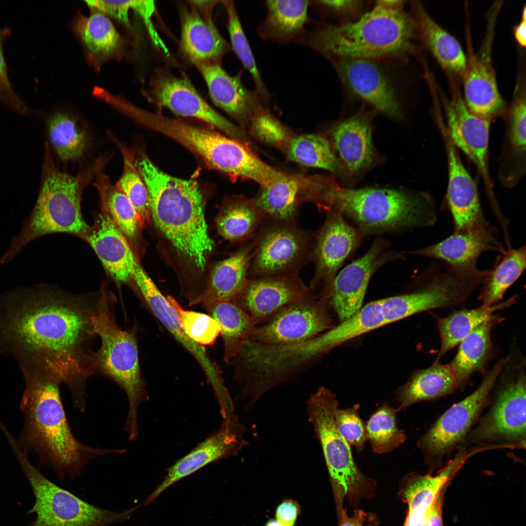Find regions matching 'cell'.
<instances>
[{
    "instance_id": "cell-1",
    "label": "cell",
    "mask_w": 526,
    "mask_h": 526,
    "mask_svg": "<svg viewBox=\"0 0 526 526\" xmlns=\"http://www.w3.org/2000/svg\"><path fill=\"white\" fill-rule=\"evenodd\" d=\"M100 296L75 295L46 284L0 294V354L21 370L48 373L69 388L75 408L86 405L95 375L92 318Z\"/></svg>"
},
{
    "instance_id": "cell-2",
    "label": "cell",
    "mask_w": 526,
    "mask_h": 526,
    "mask_svg": "<svg viewBox=\"0 0 526 526\" xmlns=\"http://www.w3.org/2000/svg\"><path fill=\"white\" fill-rule=\"evenodd\" d=\"M22 372L25 386L20 407L24 421L16 440L25 454L36 453L62 480L66 476L72 479L80 475L86 465L96 457L126 452L123 448L105 449L80 442L67 420L60 396L61 382L43 371Z\"/></svg>"
},
{
    "instance_id": "cell-3",
    "label": "cell",
    "mask_w": 526,
    "mask_h": 526,
    "mask_svg": "<svg viewBox=\"0 0 526 526\" xmlns=\"http://www.w3.org/2000/svg\"><path fill=\"white\" fill-rule=\"evenodd\" d=\"M148 191L156 226L176 252L203 270L212 250L205 217V202L197 183L165 173L145 154L134 160Z\"/></svg>"
},
{
    "instance_id": "cell-4",
    "label": "cell",
    "mask_w": 526,
    "mask_h": 526,
    "mask_svg": "<svg viewBox=\"0 0 526 526\" xmlns=\"http://www.w3.org/2000/svg\"><path fill=\"white\" fill-rule=\"evenodd\" d=\"M404 1H377L373 8L358 20L324 25L311 33L305 42L326 57L370 60L408 55L415 26L404 10Z\"/></svg>"
},
{
    "instance_id": "cell-5",
    "label": "cell",
    "mask_w": 526,
    "mask_h": 526,
    "mask_svg": "<svg viewBox=\"0 0 526 526\" xmlns=\"http://www.w3.org/2000/svg\"><path fill=\"white\" fill-rule=\"evenodd\" d=\"M106 161L101 157L84 171L73 175L56 165L46 142L41 186L35 206L24 220L19 233L12 238L0 263H8L29 243L46 235L65 233L84 238L91 226L81 213L82 191L102 170Z\"/></svg>"
},
{
    "instance_id": "cell-6",
    "label": "cell",
    "mask_w": 526,
    "mask_h": 526,
    "mask_svg": "<svg viewBox=\"0 0 526 526\" xmlns=\"http://www.w3.org/2000/svg\"><path fill=\"white\" fill-rule=\"evenodd\" d=\"M97 309L92 318L94 332L101 343L94 354L95 374L115 382L126 394L128 412L124 430L131 441L138 436L139 406L149 396L142 376L136 331L119 327L113 311V298L102 287Z\"/></svg>"
},
{
    "instance_id": "cell-7",
    "label": "cell",
    "mask_w": 526,
    "mask_h": 526,
    "mask_svg": "<svg viewBox=\"0 0 526 526\" xmlns=\"http://www.w3.org/2000/svg\"><path fill=\"white\" fill-rule=\"evenodd\" d=\"M333 208L353 220L361 234L432 226L434 202L422 192L388 188L349 189L334 183Z\"/></svg>"
},
{
    "instance_id": "cell-8",
    "label": "cell",
    "mask_w": 526,
    "mask_h": 526,
    "mask_svg": "<svg viewBox=\"0 0 526 526\" xmlns=\"http://www.w3.org/2000/svg\"><path fill=\"white\" fill-rule=\"evenodd\" d=\"M149 128L179 142L210 166L251 179L262 188L278 181L282 172L262 161L237 140L178 120L140 109L135 117Z\"/></svg>"
},
{
    "instance_id": "cell-9",
    "label": "cell",
    "mask_w": 526,
    "mask_h": 526,
    "mask_svg": "<svg viewBox=\"0 0 526 526\" xmlns=\"http://www.w3.org/2000/svg\"><path fill=\"white\" fill-rule=\"evenodd\" d=\"M306 403L308 421L321 447L339 511L345 497L355 499L370 495L376 483L359 469L350 446L338 430L336 395L322 386L310 396Z\"/></svg>"
},
{
    "instance_id": "cell-10",
    "label": "cell",
    "mask_w": 526,
    "mask_h": 526,
    "mask_svg": "<svg viewBox=\"0 0 526 526\" xmlns=\"http://www.w3.org/2000/svg\"><path fill=\"white\" fill-rule=\"evenodd\" d=\"M32 488L35 501L26 526H108L129 519L137 507L116 512L91 505L52 482L35 468L10 435L6 438Z\"/></svg>"
},
{
    "instance_id": "cell-11",
    "label": "cell",
    "mask_w": 526,
    "mask_h": 526,
    "mask_svg": "<svg viewBox=\"0 0 526 526\" xmlns=\"http://www.w3.org/2000/svg\"><path fill=\"white\" fill-rule=\"evenodd\" d=\"M508 357L500 359L484 374L477 388L447 410L420 438L417 446L426 464L435 468L455 448L463 444L482 412L489 405L491 392Z\"/></svg>"
},
{
    "instance_id": "cell-12",
    "label": "cell",
    "mask_w": 526,
    "mask_h": 526,
    "mask_svg": "<svg viewBox=\"0 0 526 526\" xmlns=\"http://www.w3.org/2000/svg\"><path fill=\"white\" fill-rule=\"evenodd\" d=\"M487 274L478 268L461 271L436 264L426 283L416 291L380 300L385 325L422 312L461 305Z\"/></svg>"
},
{
    "instance_id": "cell-13",
    "label": "cell",
    "mask_w": 526,
    "mask_h": 526,
    "mask_svg": "<svg viewBox=\"0 0 526 526\" xmlns=\"http://www.w3.org/2000/svg\"><path fill=\"white\" fill-rule=\"evenodd\" d=\"M526 395L525 373L521 370L501 383L487 413L465 441L473 446L525 449Z\"/></svg>"
},
{
    "instance_id": "cell-14",
    "label": "cell",
    "mask_w": 526,
    "mask_h": 526,
    "mask_svg": "<svg viewBox=\"0 0 526 526\" xmlns=\"http://www.w3.org/2000/svg\"><path fill=\"white\" fill-rule=\"evenodd\" d=\"M314 238L296 225L262 227L254 237L248 279L298 274L311 258Z\"/></svg>"
},
{
    "instance_id": "cell-15",
    "label": "cell",
    "mask_w": 526,
    "mask_h": 526,
    "mask_svg": "<svg viewBox=\"0 0 526 526\" xmlns=\"http://www.w3.org/2000/svg\"><path fill=\"white\" fill-rule=\"evenodd\" d=\"M325 299L310 293L279 310L264 325L256 327L248 339L267 345L297 344L331 328L332 319Z\"/></svg>"
},
{
    "instance_id": "cell-16",
    "label": "cell",
    "mask_w": 526,
    "mask_h": 526,
    "mask_svg": "<svg viewBox=\"0 0 526 526\" xmlns=\"http://www.w3.org/2000/svg\"><path fill=\"white\" fill-rule=\"evenodd\" d=\"M444 121L449 136L474 165L483 182L492 208L498 207L489 169L488 149L491 122L472 113L461 95L443 98Z\"/></svg>"
},
{
    "instance_id": "cell-17",
    "label": "cell",
    "mask_w": 526,
    "mask_h": 526,
    "mask_svg": "<svg viewBox=\"0 0 526 526\" xmlns=\"http://www.w3.org/2000/svg\"><path fill=\"white\" fill-rule=\"evenodd\" d=\"M246 432L235 414L223 419L219 429L167 469L164 479L144 504L151 503L169 487L206 466L237 455L247 444L244 438Z\"/></svg>"
},
{
    "instance_id": "cell-18",
    "label": "cell",
    "mask_w": 526,
    "mask_h": 526,
    "mask_svg": "<svg viewBox=\"0 0 526 526\" xmlns=\"http://www.w3.org/2000/svg\"><path fill=\"white\" fill-rule=\"evenodd\" d=\"M444 142L447 157V207L454 223L455 232H470L490 225L484 215L476 181L466 169L448 134L442 120L436 122Z\"/></svg>"
},
{
    "instance_id": "cell-19",
    "label": "cell",
    "mask_w": 526,
    "mask_h": 526,
    "mask_svg": "<svg viewBox=\"0 0 526 526\" xmlns=\"http://www.w3.org/2000/svg\"><path fill=\"white\" fill-rule=\"evenodd\" d=\"M149 96L177 114L204 121L237 140L244 138L240 130L215 111L187 78L159 72L152 79Z\"/></svg>"
},
{
    "instance_id": "cell-20",
    "label": "cell",
    "mask_w": 526,
    "mask_h": 526,
    "mask_svg": "<svg viewBox=\"0 0 526 526\" xmlns=\"http://www.w3.org/2000/svg\"><path fill=\"white\" fill-rule=\"evenodd\" d=\"M386 247L384 240L376 241L362 256L337 273L327 287L325 298L341 321L361 308L371 277L380 265L395 257L384 253Z\"/></svg>"
},
{
    "instance_id": "cell-21",
    "label": "cell",
    "mask_w": 526,
    "mask_h": 526,
    "mask_svg": "<svg viewBox=\"0 0 526 526\" xmlns=\"http://www.w3.org/2000/svg\"><path fill=\"white\" fill-rule=\"evenodd\" d=\"M359 232L336 208L329 212L313 240L311 258L315 265L311 289L320 284L327 287L343 263L357 246Z\"/></svg>"
},
{
    "instance_id": "cell-22",
    "label": "cell",
    "mask_w": 526,
    "mask_h": 526,
    "mask_svg": "<svg viewBox=\"0 0 526 526\" xmlns=\"http://www.w3.org/2000/svg\"><path fill=\"white\" fill-rule=\"evenodd\" d=\"M311 290L298 274L248 279L233 301L244 309L256 325L302 299Z\"/></svg>"
},
{
    "instance_id": "cell-23",
    "label": "cell",
    "mask_w": 526,
    "mask_h": 526,
    "mask_svg": "<svg viewBox=\"0 0 526 526\" xmlns=\"http://www.w3.org/2000/svg\"><path fill=\"white\" fill-rule=\"evenodd\" d=\"M336 67L342 81L355 94L386 115L401 117L400 105L389 78L372 60L342 58Z\"/></svg>"
},
{
    "instance_id": "cell-24",
    "label": "cell",
    "mask_w": 526,
    "mask_h": 526,
    "mask_svg": "<svg viewBox=\"0 0 526 526\" xmlns=\"http://www.w3.org/2000/svg\"><path fill=\"white\" fill-rule=\"evenodd\" d=\"M384 325L380 300L373 301L324 333L291 345V355L298 364L304 366L338 345Z\"/></svg>"
},
{
    "instance_id": "cell-25",
    "label": "cell",
    "mask_w": 526,
    "mask_h": 526,
    "mask_svg": "<svg viewBox=\"0 0 526 526\" xmlns=\"http://www.w3.org/2000/svg\"><path fill=\"white\" fill-rule=\"evenodd\" d=\"M488 251H504L495 229L490 226L473 231H454L443 240L411 253L439 260L455 270L470 271L478 268V258Z\"/></svg>"
},
{
    "instance_id": "cell-26",
    "label": "cell",
    "mask_w": 526,
    "mask_h": 526,
    "mask_svg": "<svg viewBox=\"0 0 526 526\" xmlns=\"http://www.w3.org/2000/svg\"><path fill=\"white\" fill-rule=\"evenodd\" d=\"M83 239L116 283L121 285L132 280L133 269L138 261L129 240L106 211L101 209L94 225Z\"/></svg>"
},
{
    "instance_id": "cell-27",
    "label": "cell",
    "mask_w": 526,
    "mask_h": 526,
    "mask_svg": "<svg viewBox=\"0 0 526 526\" xmlns=\"http://www.w3.org/2000/svg\"><path fill=\"white\" fill-rule=\"evenodd\" d=\"M526 106L525 94L518 95L502 116L504 133L498 177L507 188L514 187L526 174Z\"/></svg>"
},
{
    "instance_id": "cell-28",
    "label": "cell",
    "mask_w": 526,
    "mask_h": 526,
    "mask_svg": "<svg viewBox=\"0 0 526 526\" xmlns=\"http://www.w3.org/2000/svg\"><path fill=\"white\" fill-rule=\"evenodd\" d=\"M190 10L183 12L181 45L183 52L196 67L220 64L228 45L215 26L211 16L200 12L190 3Z\"/></svg>"
},
{
    "instance_id": "cell-29",
    "label": "cell",
    "mask_w": 526,
    "mask_h": 526,
    "mask_svg": "<svg viewBox=\"0 0 526 526\" xmlns=\"http://www.w3.org/2000/svg\"><path fill=\"white\" fill-rule=\"evenodd\" d=\"M132 280L135 283L152 313L164 326L202 366L207 379L215 378L218 371L209 359L205 350L193 341L181 327L179 318L170 304L159 290L150 277L137 263L132 271Z\"/></svg>"
},
{
    "instance_id": "cell-30",
    "label": "cell",
    "mask_w": 526,
    "mask_h": 526,
    "mask_svg": "<svg viewBox=\"0 0 526 526\" xmlns=\"http://www.w3.org/2000/svg\"><path fill=\"white\" fill-rule=\"evenodd\" d=\"M207 84L213 103L233 117L241 119L251 114L260 106V96L243 84L239 74L229 75L219 64L196 66Z\"/></svg>"
},
{
    "instance_id": "cell-31",
    "label": "cell",
    "mask_w": 526,
    "mask_h": 526,
    "mask_svg": "<svg viewBox=\"0 0 526 526\" xmlns=\"http://www.w3.org/2000/svg\"><path fill=\"white\" fill-rule=\"evenodd\" d=\"M254 247V237L229 258L219 262L213 269L206 288L192 303L205 306L234 301L244 287Z\"/></svg>"
},
{
    "instance_id": "cell-32",
    "label": "cell",
    "mask_w": 526,
    "mask_h": 526,
    "mask_svg": "<svg viewBox=\"0 0 526 526\" xmlns=\"http://www.w3.org/2000/svg\"><path fill=\"white\" fill-rule=\"evenodd\" d=\"M464 75L465 102L475 114L491 123L506 111L494 74L487 63L470 56Z\"/></svg>"
},
{
    "instance_id": "cell-33",
    "label": "cell",
    "mask_w": 526,
    "mask_h": 526,
    "mask_svg": "<svg viewBox=\"0 0 526 526\" xmlns=\"http://www.w3.org/2000/svg\"><path fill=\"white\" fill-rule=\"evenodd\" d=\"M504 320L503 317L494 314L475 327L460 342L456 355L449 363L460 389L467 385L474 373H485V367L493 353L492 331Z\"/></svg>"
},
{
    "instance_id": "cell-34",
    "label": "cell",
    "mask_w": 526,
    "mask_h": 526,
    "mask_svg": "<svg viewBox=\"0 0 526 526\" xmlns=\"http://www.w3.org/2000/svg\"><path fill=\"white\" fill-rule=\"evenodd\" d=\"M334 145L351 174L368 167L373 161L371 125L364 115H357L335 125L331 131Z\"/></svg>"
},
{
    "instance_id": "cell-35",
    "label": "cell",
    "mask_w": 526,
    "mask_h": 526,
    "mask_svg": "<svg viewBox=\"0 0 526 526\" xmlns=\"http://www.w3.org/2000/svg\"><path fill=\"white\" fill-rule=\"evenodd\" d=\"M450 365L440 362L416 372L397 392L398 411L416 403L434 400L459 389Z\"/></svg>"
},
{
    "instance_id": "cell-36",
    "label": "cell",
    "mask_w": 526,
    "mask_h": 526,
    "mask_svg": "<svg viewBox=\"0 0 526 526\" xmlns=\"http://www.w3.org/2000/svg\"><path fill=\"white\" fill-rule=\"evenodd\" d=\"M311 2L305 0L265 1L267 13L258 28L259 35L264 40L281 43L292 40L304 31Z\"/></svg>"
},
{
    "instance_id": "cell-37",
    "label": "cell",
    "mask_w": 526,
    "mask_h": 526,
    "mask_svg": "<svg viewBox=\"0 0 526 526\" xmlns=\"http://www.w3.org/2000/svg\"><path fill=\"white\" fill-rule=\"evenodd\" d=\"M415 29L424 44L446 69L463 74L467 58L458 40L433 19L419 3H413Z\"/></svg>"
},
{
    "instance_id": "cell-38",
    "label": "cell",
    "mask_w": 526,
    "mask_h": 526,
    "mask_svg": "<svg viewBox=\"0 0 526 526\" xmlns=\"http://www.w3.org/2000/svg\"><path fill=\"white\" fill-rule=\"evenodd\" d=\"M518 296L491 306L481 305L471 309L455 310L449 316L439 318L437 326L440 340V348L433 364L439 363L445 354L460 342L478 325L491 318L496 311L516 303Z\"/></svg>"
},
{
    "instance_id": "cell-39",
    "label": "cell",
    "mask_w": 526,
    "mask_h": 526,
    "mask_svg": "<svg viewBox=\"0 0 526 526\" xmlns=\"http://www.w3.org/2000/svg\"><path fill=\"white\" fill-rule=\"evenodd\" d=\"M301 183L294 176L263 188L253 202L264 220L271 223L296 225L298 205L302 198Z\"/></svg>"
},
{
    "instance_id": "cell-40",
    "label": "cell",
    "mask_w": 526,
    "mask_h": 526,
    "mask_svg": "<svg viewBox=\"0 0 526 526\" xmlns=\"http://www.w3.org/2000/svg\"><path fill=\"white\" fill-rule=\"evenodd\" d=\"M218 322L224 345V360L235 358L256 329L249 315L233 301H223L206 306Z\"/></svg>"
},
{
    "instance_id": "cell-41",
    "label": "cell",
    "mask_w": 526,
    "mask_h": 526,
    "mask_svg": "<svg viewBox=\"0 0 526 526\" xmlns=\"http://www.w3.org/2000/svg\"><path fill=\"white\" fill-rule=\"evenodd\" d=\"M481 284L478 299L482 305L500 302L507 290L519 279L526 266L525 246L501 253Z\"/></svg>"
},
{
    "instance_id": "cell-42",
    "label": "cell",
    "mask_w": 526,
    "mask_h": 526,
    "mask_svg": "<svg viewBox=\"0 0 526 526\" xmlns=\"http://www.w3.org/2000/svg\"><path fill=\"white\" fill-rule=\"evenodd\" d=\"M92 8L89 16L77 17L75 32L93 56L106 58L117 55L123 45L121 36L106 15Z\"/></svg>"
},
{
    "instance_id": "cell-43",
    "label": "cell",
    "mask_w": 526,
    "mask_h": 526,
    "mask_svg": "<svg viewBox=\"0 0 526 526\" xmlns=\"http://www.w3.org/2000/svg\"><path fill=\"white\" fill-rule=\"evenodd\" d=\"M95 177L94 185L100 196L101 209L109 214L129 241L134 239L142 226L132 204L102 170Z\"/></svg>"
},
{
    "instance_id": "cell-44",
    "label": "cell",
    "mask_w": 526,
    "mask_h": 526,
    "mask_svg": "<svg viewBox=\"0 0 526 526\" xmlns=\"http://www.w3.org/2000/svg\"><path fill=\"white\" fill-rule=\"evenodd\" d=\"M264 221L253 200L239 198L224 208L217 218V225L224 238L235 241L253 238Z\"/></svg>"
},
{
    "instance_id": "cell-45",
    "label": "cell",
    "mask_w": 526,
    "mask_h": 526,
    "mask_svg": "<svg viewBox=\"0 0 526 526\" xmlns=\"http://www.w3.org/2000/svg\"><path fill=\"white\" fill-rule=\"evenodd\" d=\"M286 150L288 158L301 165L332 171L341 169L329 142L320 135L306 134L292 138Z\"/></svg>"
},
{
    "instance_id": "cell-46",
    "label": "cell",
    "mask_w": 526,
    "mask_h": 526,
    "mask_svg": "<svg viewBox=\"0 0 526 526\" xmlns=\"http://www.w3.org/2000/svg\"><path fill=\"white\" fill-rule=\"evenodd\" d=\"M48 131L51 145L62 160H73L82 156L87 136L74 119L65 114L56 113L49 120Z\"/></svg>"
},
{
    "instance_id": "cell-47",
    "label": "cell",
    "mask_w": 526,
    "mask_h": 526,
    "mask_svg": "<svg viewBox=\"0 0 526 526\" xmlns=\"http://www.w3.org/2000/svg\"><path fill=\"white\" fill-rule=\"evenodd\" d=\"M400 492L408 507L403 526H421L439 496L438 491L425 478L408 474L402 481Z\"/></svg>"
},
{
    "instance_id": "cell-48",
    "label": "cell",
    "mask_w": 526,
    "mask_h": 526,
    "mask_svg": "<svg viewBox=\"0 0 526 526\" xmlns=\"http://www.w3.org/2000/svg\"><path fill=\"white\" fill-rule=\"evenodd\" d=\"M397 412V409L384 405L368 420L365 426L367 439L375 452H390L405 441V432L396 424Z\"/></svg>"
},
{
    "instance_id": "cell-49",
    "label": "cell",
    "mask_w": 526,
    "mask_h": 526,
    "mask_svg": "<svg viewBox=\"0 0 526 526\" xmlns=\"http://www.w3.org/2000/svg\"><path fill=\"white\" fill-rule=\"evenodd\" d=\"M123 158V170L116 186L126 196L137 213L143 226L151 218L147 187L134 163L133 156L123 144L114 139Z\"/></svg>"
},
{
    "instance_id": "cell-50",
    "label": "cell",
    "mask_w": 526,
    "mask_h": 526,
    "mask_svg": "<svg viewBox=\"0 0 526 526\" xmlns=\"http://www.w3.org/2000/svg\"><path fill=\"white\" fill-rule=\"evenodd\" d=\"M222 2L227 13V29L233 51L251 75L255 85V91L260 98L266 99L269 94L257 65L235 4L232 0H223Z\"/></svg>"
},
{
    "instance_id": "cell-51",
    "label": "cell",
    "mask_w": 526,
    "mask_h": 526,
    "mask_svg": "<svg viewBox=\"0 0 526 526\" xmlns=\"http://www.w3.org/2000/svg\"><path fill=\"white\" fill-rule=\"evenodd\" d=\"M166 298L175 311L182 328L193 341L201 346L214 343L220 334V327L211 316L185 310L172 297L168 296Z\"/></svg>"
},
{
    "instance_id": "cell-52",
    "label": "cell",
    "mask_w": 526,
    "mask_h": 526,
    "mask_svg": "<svg viewBox=\"0 0 526 526\" xmlns=\"http://www.w3.org/2000/svg\"><path fill=\"white\" fill-rule=\"evenodd\" d=\"M251 128L256 136L269 144L286 147L290 140L283 126L261 106L254 113Z\"/></svg>"
},
{
    "instance_id": "cell-53",
    "label": "cell",
    "mask_w": 526,
    "mask_h": 526,
    "mask_svg": "<svg viewBox=\"0 0 526 526\" xmlns=\"http://www.w3.org/2000/svg\"><path fill=\"white\" fill-rule=\"evenodd\" d=\"M359 405H354L346 409L337 408L335 419L338 430L350 446L360 452L363 451L367 439L365 427L358 410Z\"/></svg>"
},
{
    "instance_id": "cell-54",
    "label": "cell",
    "mask_w": 526,
    "mask_h": 526,
    "mask_svg": "<svg viewBox=\"0 0 526 526\" xmlns=\"http://www.w3.org/2000/svg\"><path fill=\"white\" fill-rule=\"evenodd\" d=\"M9 32L7 29H0V99L16 113L29 115L31 114V110L15 93L8 76L2 43Z\"/></svg>"
},
{
    "instance_id": "cell-55",
    "label": "cell",
    "mask_w": 526,
    "mask_h": 526,
    "mask_svg": "<svg viewBox=\"0 0 526 526\" xmlns=\"http://www.w3.org/2000/svg\"><path fill=\"white\" fill-rule=\"evenodd\" d=\"M300 510L297 501L285 499L277 507L276 518L284 526H294Z\"/></svg>"
},
{
    "instance_id": "cell-56",
    "label": "cell",
    "mask_w": 526,
    "mask_h": 526,
    "mask_svg": "<svg viewBox=\"0 0 526 526\" xmlns=\"http://www.w3.org/2000/svg\"><path fill=\"white\" fill-rule=\"evenodd\" d=\"M316 4L337 14H350L357 11L361 6L360 0H322L315 1Z\"/></svg>"
},
{
    "instance_id": "cell-57",
    "label": "cell",
    "mask_w": 526,
    "mask_h": 526,
    "mask_svg": "<svg viewBox=\"0 0 526 526\" xmlns=\"http://www.w3.org/2000/svg\"><path fill=\"white\" fill-rule=\"evenodd\" d=\"M339 518V526H363L364 522L369 517L362 510L356 509L352 516L347 514V510L343 507L338 511Z\"/></svg>"
},
{
    "instance_id": "cell-58",
    "label": "cell",
    "mask_w": 526,
    "mask_h": 526,
    "mask_svg": "<svg viewBox=\"0 0 526 526\" xmlns=\"http://www.w3.org/2000/svg\"><path fill=\"white\" fill-rule=\"evenodd\" d=\"M443 492L440 495L421 526H444L442 519Z\"/></svg>"
},
{
    "instance_id": "cell-59",
    "label": "cell",
    "mask_w": 526,
    "mask_h": 526,
    "mask_svg": "<svg viewBox=\"0 0 526 526\" xmlns=\"http://www.w3.org/2000/svg\"><path fill=\"white\" fill-rule=\"evenodd\" d=\"M514 36L518 42L523 47H525L526 43V11L524 8L522 20L515 28Z\"/></svg>"
},
{
    "instance_id": "cell-60",
    "label": "cell",
    "mask_w": 526,
    "mask_h": 526,
    "mask_svg": "<svg viewBox=\"0 0 526 526\" xmlns=\"http://www.w3.org/2000/svg\"><path fill=\"white\" fill-rule=\"evenodd\" d=\"M265 526H284L277 519H271L267 522Z\"/></svg>"
},
{
    "instance_id": "cell-61",
    "label": "cell",
    "mask_w": 526,
    "mask_h": 526,
    "mask_svg": "<svg viewBox=\"0 0 526 526\" xmlns=\"http://www.w3.org/2000/svg\"><path fill=\"white\" fill-rule=\"evenodd\" d=\"M374 522H371V521H370V523H369V524L368 525V526H376V525H375V523H374Z\"/></svg>"
}]
</instances>
